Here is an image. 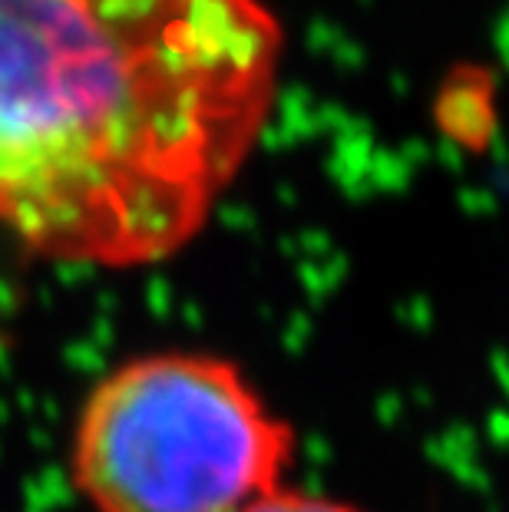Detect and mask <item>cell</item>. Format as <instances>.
<instances>
[{
  "instance_id": "cell-3",
  "label": "cell",
  "mask_w": 509,
  "mask_h": 512,
  "mask_svg": "<svg viewBox=\"0 0 509 512\" xmlns=\"http://www.w3.org/2000/svg\"><path fill=\"white\" fill-rule=\"evenodd\" d=\"M242 512H364V509H357L354 503H344V499H334V496L308 493V489L278 486L272 493L258 496L255 503H248Z\"/></svg>"
},
{
  "instance_id": "cell-1",
  "label": "cell",
  "mask_w": 509,
  "mask_h": 512,
  "mask_svg": "<svg viewBox=\"0 0 509 512\" xmlns=\"http://www.w3.org/2000/svg\"><path fill=\"white\" fill-rule=\"evenodd\" d=\"M281 53L262 0H0V228L67 265L176 255L252 156Z\"/></svg>"
},
{
  "instance_id": "cell-2",
  "label": "cell",
  "mask_w": 509,
  "mask_h": 512,
  "mask_svg": "<svg viewBox=\"0 0 509 512\" xmlns=\"http://www.w3.org/2000/svg\"><path fill=\"white\" fill-rule=\"evenodd\" d=\"M295 430L232 361L156 351L83 397L73 489L93 512H242L285 479Z\"/></svg>"
}]
</instances>
